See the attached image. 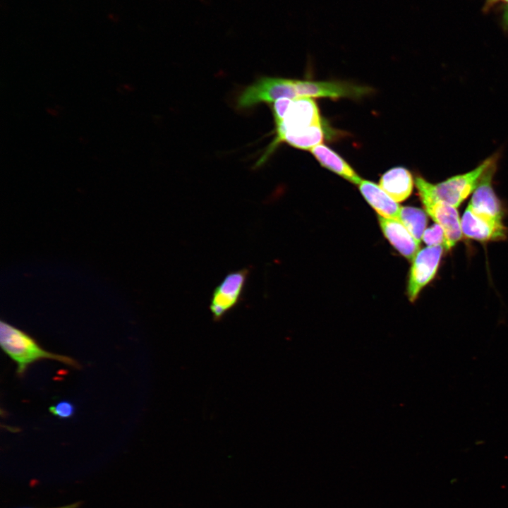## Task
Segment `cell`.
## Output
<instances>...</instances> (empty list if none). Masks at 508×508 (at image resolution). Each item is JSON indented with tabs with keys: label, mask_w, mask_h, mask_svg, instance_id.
<instances>
[{
	"label": "cell",
	"mask_w": 508,
	"mask_h": 508,
	"mask_svg": "<svg viewBox=\"0 0 508 508\" xmlns=\"http://www.w3.org/2000/svg\"><path fill=\"white\" fill-rule=\"evenodd\" d=\"M0 344L2 350L16 363L17 375L20 377L30 364L42 359L58 361L72 368H80L73 358L44 350L29 334L3 321L0 323Z\"/></svg>",
	"instance_id": "cell-1"
},
{
	"label": "cell",
	"mask_w": 508,
	"mask_h": 508,
	"mask_svg": "<svg viewBox=\"0 0 508 508\" xmlns=\"http://www.w3.org/2000/svg\"><path fill=\"white\" fill-rule=\"evenodd\" d=\"M414 181L426 214L444 230V248L450 250L463 235L457 208L438 200L431 190L430 183L421 176H416Z\"/></svg>",
	"instance_id": "cell-2"
},
{
	"label": "cell",
	"mask_w": 508,
	"mask_h": 508,
	"mask_svg": "<svg viewBox=\"0 0 508 508\" xmlns=\"http://www.w3.org/2000/svg\"><path fill=\"white\" fill-rule=\"evenodd\" d=\"M296 99V80L262 77L245 87L236 103L239 109H248L259 104H272L280 98Z\"/></svg>",
	"instance_id": "cell-3"
},
{
	"label": "cell",
	"mask_w": 508,
	"mask_h": 508,
	"mask_svg": "<svg viewBox=\"0 0 508 508\" xmlns=\"http://www.w3.org/2000/svg\"><path fill=\"white\" fill-rule=\"evenodd\" d=\"M497 159L493 155L466 173L452 176L440 183H430L433 195L440 200L457 208L468 196L473 193L490 165Z\"/></svg>",
	"instance_id": "cell-4"
},
{
	"label": "cell",
	"mask_w": 508,
	"mask_h": 508,
	"mask_svg": "<svg viewBox=\"0 0 508 508\" xmlns=\"http://www.w3.org/2000/svg\"><path fill=\"white\" fill-rule=\"evenodd\" d=\"M249 272L248 268L231 272L214 288L210 303L214 320H221L241 301Z\"/></svg>",
	"instance_id": "cell-5"
},
{
	"label": "cell",
	"mask_w": 508,
	"mask_h": 508,
	"mask_svg": "<svg viewBox=\"0 0 508 508\" xmlns=\"http://www.w3.org/2000/svg\"><path fill=\"white\" fill-rule=\"evenodd\" d=\"M442 246H427L417 253L409 272L407 296L413 302L421 291L435 277L441 260Z\"/></svg>",
	"instance_id": "cell-6"
},
{
	"label": "cell",
	"mask_w": 508,
	"mask_h": 508,
	"mask_svg": "<svg viewBox=\"0 0 508 508\" xmlns=\"http://www.w3.org/2000/svg\"><path fill=\"white\" fill-rule=\"evenodd\" d=\"M322 124L318 107L313 98L293 99L282 120L275 124V138L290 130Z\"/></svg>",
	"instance_id": "cell-7"
},
{
	"label": "cell",
	"mask_w": 508,
	"mask_h": 508,
	"mask_svg": "<svg viewBox=\"0 0 508 508\" xmlns=\"http://www.w3.org/2000/svg\"><path fill=\"white\" fill-rule=\"evenodd\" d=\"M462 234L479 241H501L507 237V228L502 220L483 217L466 207L461 219Z\"/></svg>",
	"instance_id": "cell-8"
},
{
	"label": "cell",
	"mask_w": 508,
	"mask_h": 508,
	"mask_svg": "<svg viewBox=\"0 0 508 508\" xmlns=\"http://www.w3.org/2000/svg\"><path fill=\"white\" fill-rule=\"evenodd\" d=\"M497 160L485 171L482 180L473 191L468 206L476 214L495 219H502L501 202L492 186L496 171Z\"/></svg>",
	"instance_id": "cell-9"
},
{
	"label": "cell",
	"mask_w": 508,
	"mask_h": 508,
	"mask_svg": "<svg viewBox=\"0 0 508 508\" xmlns=\"http://www.w3.org/2000/svg\"><path fill=\"white\" fill-rule=\"evenodd\" d=\"M378 220L383 234L394 248L404 257L413 260L419 251L420 242L399 220L380 216Z\"/></svg>",
	"instance_id": "cell-10"
},
{
	"label": "cell",
	"mask_w": 508,
	"mask_h": 508,
	"mask_svg": "<svg viewBox=\"0 0 508 508\" xmlns=\"http://www.w3.org/2000/svg\"><path fill=\"white\" fill-rule=\"evenodd\" d=\"M361 193L379 216L399 220L401 207L379 185L368 180L358 184Z\"/></svg>",
	"instance_id": "cell-11"
},
{
	"label": "cell",
	"mask_w": 508,
	"mask_h": 508,
	"mask_svg": "<svg viewBox=\"0 0 508 508\" xmlns=\"http://www.w3.org/2000/svg\"><path fill=\"white\" fill-rule=\"evenodd\" d=\"M379 186L394 200L400 202L407 199L412 193L413 176L404 167H394L382 175Z\"/></svg>",
	"instance_id": "cell-12"
},
{
	"label": "cell",
	"mask_w": 508,
	"mask_h": 508,
	"mask_svg": "<svg viewBox=\"0 0 508 508\" xmlns=\"http://www.w3.org/2000/svg\"><path fill=\"white\" fill-rule=\"evenodd\" d=\"M310 151L322 167L348 181L358 185L362 181V179L349 164L327 145L322 143L314 147Z\"/></svg>",
	"instance_id": "cell-13"
},
{
	"label": "cell",
	"mask_w": 508,
	"mask_h": 508,
	"mask_svg": "<svg viewBox=\"0 0 508 508\" xmlns=\"http://www.w3.org/2000/svg\"><path fill=\"white\" fill-rule=\"evenodd\" d=\"M297 98L328 97L335 99L339 87L335 80H296Z\"/></svg>",
	"instance_id": "cell-14"
},
{
	"label": "cell",
	"mask_w": 508,
	"mask_h": 508,
	"mask_svg": "<svg viewBox=\"0 0 508 508\" xmlns=\"http://www.w3.org/2000/svg\"><path fill=\"white\" fill-rule=\"evenodd\" d=\"M399 221L421 243L427 226L426 212L413 207H401Z\"/></svg>",
	"instance_id": "cell-15"
},
{
	"label": "cell",
	"mask_w": 508,
	"mask_h": 508,
	"mask_svg": "<svg viewBox=\"0 0 508 508\" xmlns=\"http://www.w3.org/2000/svg\"><path fill=\"white\" fill-rule=\"evenodd\" d=\"M422 239L428 246H442L444 247L445 242L444 230L435 223L425 230Z\"/></svg>",
	"instance_id": "cell-16"
},
{
	"label": "cell",
	"mask_w": 508,
	"mask_h": 508,
	"mask_svg": "<svg viewBox=\"0 0 508 508\" xmlns=\"http://www.w3.org/2000/svg\"><path fill=\"white\" fill-rule=\"evenodd\" d=\"M50 413L60 418H68L75 413L74 405L68 401H61L49 408Z\"/></svg>",
	"instance_id": "cell-17"
},
{
	"label": "cell",
	"mask_w": 508,
	"mask_h": 508,
	"mask_svg": "<svg viewBox=\"0 0 508 508\" xmlns=\"http://www.w3.org/2000/svg\"><path fill=\"white\" fill-rule=\"evenodd\" d=\"M292 99H293L284 97L278 99L272 103V112L275 124L279 123L282 120Z\"/></svg>",
	"instance_id": "cell-18"
},
{
	"label": "cell",
	"mask_w": 508,
	"mask_h": 508,
	"mask_svg": "<svg viewBox=\"0 0 508 508\" xmlns=\"http://www.w3.org/2000/svg\"><path fill=\"white\" fill-rule=\"evenodd\" d=\"M500 1H502V0H485V4L483 8V11L484 13H488L491 8L495 7Z\"/></svg>",
	"instance_id": "cell-19"
},
{
	"label": "cell",
	"mask_w": 508,
	"mask_h": 508,
	"mask_svg": "<svg viewBox=\"0 0 508 508\" xmlns=\"http://www.w3.org/2000/svg\"><path fill=\"white\" fill-rule=\"evenodd\" d=\"M80 504H81V502H77L71 503L69 504L60 506V507H52V508H78L80 506Z\"/></svg>",
	"instance_id": "cell-20"
},
{
	"label": "cell",
	"mask_w": 508,
	"mask_h": 508,
	"mask_svg": "<svg viewBox=\"0 0 508 508\" xmlns=\"http://www.w3.org/2000/svg\"><path fill=\"white\" fill-rule=\"evenodd\" d=\"M502 1L504 4L502 16L508 18V0H502Z\"/></svg>",
	"instance_id": "cell-21"
}]
</instances>
